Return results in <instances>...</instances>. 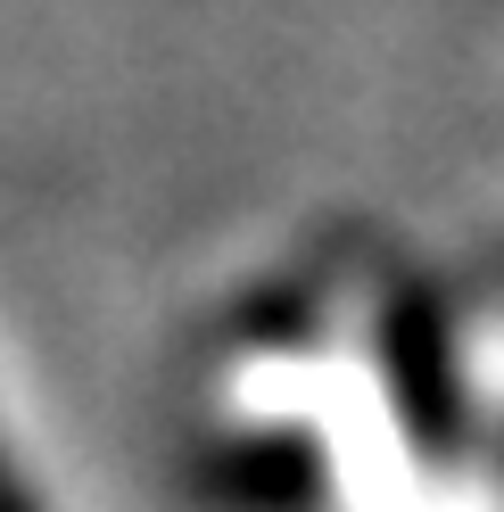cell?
<instances>
[{
	"label": "cell",
	"mask_w": 504,
	"mask_h": 512,
	"mask_svg": "<svg viewBox=\"0 0 504 512\" xmlns=\"http://www.w3.org/2000/svg\"><path fill=\"white\" fill-rule=\"evenodd\" d=\"M0 512H34V504H17V488H9V479H0Z\"/></svg>",
	"instance_id": "cell-1"
}]
</instances>
